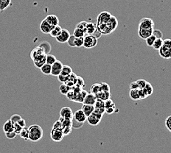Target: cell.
<instances>
[{"label":"cell","mask_w":171,"mask_h":153,"mask_svg":"<svg viewBox=\"0 0 171 153\" xmlns=\"http://www.w3.org/2000/svg\"><path fill=\"white\" fill-rule=\"evenodd\" d=\"M29 140L32 142H38L43 138V129L38 125H32L28 127Z\"/></svg>","instance_id":"1"},{"label":"cell","mask_w":171,"mask_h":153,"mask_svg":"<svg viewBox=\"0 0 171 153\" xmlns=\"http://www.w3.org/2000/svg\"><path fill=\"white\" fill-rule=\"evenodd\" d=\"M159 54L164 59H171V39H165L163 41L162 46L159 50Z\"/></svg>","instance_id":"2"},{"label":"cell","mask_w":171,"mask_h":153,"mask_svg":"<svg viewBox=\"0 0 171 153\" xmlns=\"http://www.w3.org/2000/svg\"><path fill=\"white\" fill-rule=\"evenodd\" d=\"M103 116V114L99 113V112L94 111L93 113L87 117L86 121H87L88 123L90 125H92V126H96V125H99V123L101 121Z\"/></svg>","instance_id":"3"},{"label":"cell","mask_w":171,"mask_h":153,"mask_svg":"<svg viewBox=\"0 0 171 153\" xmlns=\"http://www.w3.org/2000/svg\"><path fill=\"white\" fill-rule=\"evenodd\" d=\"M97 39L93 35L86 34L84 36L83 47L86 49H92L97 46Z\"/></svg>","instance_id":"4"},{"label":"cell","mask_w":171,"mask_h":153,"mask_svg":"<svg viewBox=\"0 0 171 153\" xmlns=\"http://www.w3.org/2000/svg\"><path fill=\"white\" fill-rule=\"evenodd\" d=\"M64 135L62 132V129H52L50 132V138L53 141L60 142L64 138Z\"/></svg>","instance_id":"5"},{"label":"cell","mask_w":171,"mask_h":153,"mask_svg":"<svg viewBox=\"0 0 171 153\" xmlns=\"http://www.w3.org/2000/svg\"><path fill=\"white\" fill-rule=\"evenodd\" d=\"M70 35L71 34L69 32V30L66 29H62L56 38L58 42L61 43V44H65V43H67V41L70 38Z\"/></svg>","instance_id":"6"},{"label":"cell","mask_w":171,"mask_h":153,"mask_svg":"<svg viewBox=\"0 0 171 153\" xmlns=\"http://www.w3.org/2000/svg\"><path fill=\"white\" fill-rule=\"evenodd\" d=\"M153 27H154V22H153L152 19H151V18H143L139 21L138 28L150 29L153 28Z\"/></svg>","instance_id":"7"},{"label":"cell","mask_w":171,"mask_h":153,"mask_svg":"<svg viewBox=\"0 0 171 153\" xmlns=\"http://www.w3.org/2000/svg\"><path fill=\"white\" fill-rule=\"evenodd\" d=\"M63 66H64V64H63L61 61H59V60H57L52 65L51 75L58 76L59 74H61V72Z\"/></svg>","instance_id":"8"},{"label":"cell","mask_w":171,"mask_h":153,"mask_svg":"<svg viewBox=\"0 0 171 153\" xmlns=\"http://www.w3.org/2000/svg\"><path fill=\"white\" fill-rule=\"evenodd\" d=\"M53 27H54L52 25H51L45 19L40 24V30L44 34H50V33L53 29Z\"/></svg>","instance_id":"9"},{"label":"cell","mask_w":171,"mask_h":153,"mask_svg":"<svg viewBox=\"0 0 171 153\" xmlns=\"http://www.w3.org/2000/svg\"><path fill=\"white\" fill-rule=\"evenodd\" d=\"M111 14L108 11H103L101 12L99 15H97V24H101V23H107L110 18L111 17Z\"/></svg>","instance_id":"10"},{"label":"cell","mask_w":171,"mask_h":153,"mask_svg":"<svg viewBox=\"0 0 171 153\" xmlns=\"http://www.w3.org/2000/svg\"><path fill=\"white\" fill-rule=\"evenodd\" d=\"M73 119L77 121H79V122L84 123L87 119V117L85 115V113H83V111H82V109L78 110L74 112L73 115Z\"/></svg>","instance_id":"11"},{"label":"cell","mask_w":171,"mask_h":153,"mask_svg":"<svg viewBox=\"0 0 171 153\" xmlns=\"http://www.w3.org/2000/svg\"><path fill=\"white\" fill-rule=\"evenodd\" d=\"M73 115L74 113H72V109H71L70 107H66H66H62L60 111V116L65 118V119H72V118H73Z\"/></svg>","instance_id":"12"},{"label":"cell","mask_w":171,"mask_h":153,"mask_svg":"<svg viewBox=\"0 0 171 153\" xmlns=\"http://www.w3.org/2000/svg\"><path fill=\"white\" fill-rule=\"evenodd\" d=\"M153 28L150 29H141L138 28V35L141 39L145 40L147 38H148L150 35L153 34Z\"/></svg>","instance_id":"13"},{"label":"cell","mask_w":171,"mask_h":153,"mask_svg":"<svg viewBox=\"0 0 171 153\" xmlns=\"http://www.w3.org/2000/svg\"><path fill=\"white\" fill-rule=\"evenodd\" d=\"M96 24H97V29L103 35H109L112 33V31L110 29L109 25L107 24V23Z\"/></svg>","instance_id":"14"},{"label":"cell","mask_w":171,"mask_h":153,"mask_svg":"<svg viewBox=\"0 0 171 153\" xmlns=\"http://www.w3.org/2000/svg\"><path fill=\"white\" fill-rule=\"evenodd\" d=\"M96 99H97V97H96L95 94H93L89 92V93H88L87 94H86L85 98H84V100H83V104L94 105V103H95Z\"/></svg>","instance_id":"15"},{"label":"cell","mask_w":171,"mask_h":153,"mask_svg":"<svg viewBox=\"0 0 171 153\" xmlns=\"http://www.w3.org/2000/svg\"><path fill=\"white\" fill-rule=\"evenodd\" d=\"M35 67L40 68L44 63H46V55H43L33 60Z\"/></svg>","instance_id":"16"},{"label":"cell","mask_w":171,"mask_h":153,"mask_svg":"<svg viewBox=\"0 0 171 153\" xmlns=\"http://www.w3.org/2000/svg\"><path fill=\"white\" fill-rule=\"evenodd\" d=\"M43 55H46V54L44 52V51L42 50V49H41L40 46H37L31 51L30 58L32 60H34V59L38 58V57Z\"/></svg>","instance_id":"17"},{"label":"cell","mask_w":171,"mask_h":153,"mask_svg":"<svg viewBox=\"0 0 171 153\" xmlns=\"http://www.w3.org/2000/svg\"><path fill=\"white\" fill-rule=\"evenodd\" d=\"M107 24L109 25L110 29H111L112 32H114V31L117 28V26H118V21L117 18L115 16H113V15H111V17L110 18L109 21L107 22Z\"/></svg>","instance_id":"18"},{"label":"cell","mask_w":171,"mask_h":153,"mask_svg":"<svg viewBox=\"0 0 171 153\" xmlns=\"http://www.w3.org/2000/svg\"><path fill=\"white\" fill-rule=\"evenodd\" d=\"M45 19H46V20L48 21L51 25H52L53 27L57 26V25L59 24V19L58 16L56 15L51 14V15H47V16L45 18Z\"/></svg>","instance_id":"19"},{"label":"cell","mask_w":171,"mask_h":153,"mask_svg":"<svg viewBox=\"0 0 171 153\" xmlns=\"http://www.w3.org/2000/svg\"><path fill=\"white\" fill-rule=\"evenodd\" d=\"M82 111H83V113H85L86 117H88V116H90L93 113L94 111V105H86V104H83L82 106Z\"/></svg>","instance_id":"20"},{"label":"cell","mask_w":171,"mask_h":153,"mask_svg":"<svg viewBox=\"0 0 171 153\" xmlns=\"http://www.w3.org/2000/svg\"><path fill=\"white\" fill-rule=\"evenodd\" d=\"M97 99H103L104 101L111 99V92L110 91H100L97 94H95Z\"/></svg>","instance_id":"21"},{"label":"cell","mask_w":171,"mask_h":153,"mask_svg":"<svg viewBox=\"0 0 171 153\" xmlns=\"http://www.w3.org/2000/svg\"><path fill=\"white\" fill-rule=\"evenodd\" d=\"M41 72L44 75H50L51 74V71H52V65L48 64V63H44L42 66L40 68Z\"/></svg>","instance_id":"22"},{"label":"cell","mask_w":171,"mask_h":153,"mask_svg":"<svg viewBox=\"0 0 171 153\" xmlns=\"http://www.w3.org/2000/svg\"><path fill=\"white\" fill-rule=\"evenodd\" d=\"M41 49H42V50L44 51V52L45 54H49V53L50 52L51 50H52V46H51L49 42H47L46 41H44L43 42H41L40 44H39V46Z\"/></svg>","instance_id":"23"},{"label":"cell","mask_w":171,"mask_h":153,"mask_svg":"<svg viewBox=\"0 0 171 153\" xmlns=\"http://www.w3.org/2000/svg\"><path fill=\"white\" fill-rule=\"evenodd\" d=\"M97 29V24L92 22H87L86 28V34L92 35L94 33V31Z\"/></svg>","instance_id":"24"},{"label":"cell","mask_w":171,"mask_h":153,"mask_svg":"<svg viewBox=\"0 0 171 153\" xmlns=\"http://www.w3.org/2000/svg\"><path fill=\"white\" fill-rule=\"evenodd\" d=\"M11 0H0V12L2 13L4 11L11 7Z\"/></svg>","instance_id":"25"},{"label":"cell","mask_w":171,"mask_h":153,"mask_svg":"<svg viewBox=\"0 0 171 153\" xmlns=\"http://www.w3.org/2000/svg\"><path fill=\"white\" fill-rule=\"evenodd\" d=\"M13 126H14V124L12 122L11 119L6 121L5 124L3 125V130L5 133L10 132V131L13 130Z\"/></svg>","instance_id":"26"},{"label":"cell","mask_w":171,"mask_h":153,"mask_svg":"<svg viewBox=\"0 0 171 153\" xmlns=\"http://www.w3.org/2000/svg\"><path fill=\"white\" fill-rule=\"evenodd\" d=\"M129 97L133 101H138V100H140V98H139L138 94V88H137V89H130Z\"/></svg>","instance_id":"27"},{"label":"cell","mask_w":171,"mask_h":153,"mask_svg":"<svg viewBox=\"0 0 171 153\" xmlns=\"http://www.w3.org/2000/svg\"><path fill=\"white\" fill-rule=\"evenodd\" d=\"M101 91V86L100 83H94L90 88V93L93 94H97Z\"/></svg>","instance_id":"28"},{"label":"cell","mask_w":171,"mask_h":153,"mask_svg":"<svg viewBox=\"0 0 171 153\" xmlns=\"http://www.w3.org/2000/svg\"><path fill=\"white\" fill-rule=\"evenodd\" d=\"M61 27L59 26L58 25H57V26H55L53 27V29L51 30V32L50 33V35L52 37V38H56L57 35H58L59 33H60L61 31Z\"/></svg>","instance_id":"29"},{"label":"cell","mask_w":171,"mask_h":153,"mask_svg":"<svg viewBox=\"0 0 171 153\" xmlns=\"http://www.w3.org/2000/svg\"><path fill=\"white\" fill-rule=\"evenodd\" d=\"M19 135L21 138H23L24 140L28 141L29 140V133H28V128L26 127H23L21 129V133H19Z\"/></svg>","instance_id":"30"},{"label":"cell","mask_w":171,"mask_h":153,"mask_svg":"<svg viewBox=\"0 0 171 153\" xmlns=\"http://www.w3.org/2000/svg\"><path fill=\"white\" fill-rule=\"evenodd\" d=\"M72 73V68H71L70 66H67V65H64V66H63L61 74H64V75H66V76H69Z\"/></svg>","instance_id":"31"},{"label":"cell","mask_w":171,"mask_h":153,"mask_svg":"<svg viewBox=\"0 0 171 153\" xmlns=\"http://www.w3.org/2000/svg\"><path fill=\"white\" fill-rule=\"evenodd\" d=\"M86 33L84 32L83 29L78 28V27H75L73 33V35L74 37H76V38H80V37H84Z\"/></svg>","instance_id":"32"},{"label":"cell","mask_w":171,"mask_h":153,"mask_svg":"<svg viewBox=\"0 0 171 153\" xmlns=\"http://www.w3.org/2000/svg\"><path fill=\"white\" fill-rule=\"evenodd\" d=\"M71 90V88L70 86H68L66 83H63L61 85L59 88V91H60L61 93L63 95H66V94L68 93Z\"/></svg>","instance_id":"33"},{"label":"cell","mask_w":171,"mask_h":153,"mask_svg":"<svg viewBox=\"0 0 171 153\" xmlns=\"http://www.w3.org/2000/svg\"><path fill=\"white\" fill-rule=\"evenodd\" d=\"M163 39L162 38H156V40H155L154 43H153L152 47L154 50H159V49H160V47L162 46L163 44Z\"/></svg>","instance_id":"34"},{"label":"cell","mask_w":171,"mask_h":153,"mask_svg":"<svg viewBox=\"0 0 171 153\" xmlns=\"http://www.w3.org/2000/svg\"><path fill=\"white\" fill-rule=\"evenodd\" d=\"M144 90H145V94H147V97L151 96V94H153V88L152 85H151L150 82H147V83H146V85L145 86Z\"/></svg>","instance_id":"35"},{"label":"cell","mask_w":171,"mask_h":153,"mask_svg":"<svg viewBox=\"0 0 171 153\" xmlns=\"http://www.w3.org/2000/svg\"><path fill=\"white\" fill-rule=\"evenodd\" d=\"M57 60L56 56L51 54H47L46 55V63L48 64L52 65Z\"/></svg>","instance_id":"36"},{"label":"cell","mask_w":171,"mask_h":153,"mask_svg":"<svg viewBox=\"0 0 171 153\" xmlns=\"http://www.w3.org/2000/svg\"><path fill=\"white\" fill-rule=\"evenodd\" d=\"M83 41H84V37H80V38H76L74 40V45L75 47L78 48H80V47L83 46Z\"/></svg>","instance_id":"37"},{"label":"cell","mask_w":171,"mask_h":153,"mask_svg":"<svg viewBox=\"0 0 171 153\" xmlns=\"http://www.w3.org/2000/svg\"><path fill=\"white\" fill-rule=\"evenodd\" d=\"M156 37L154 36L153 34L150 35V36L148 37V38H147L146 39H145V42H146V44L148 46H151L152 47L153 43H154L155 40H156Z\"/></svg>","instance_id":"38"},{"label":"cell","mask_w":171,"mask_h":153,"mask_svg":"<svg viewBox=\"0 0 171 153\" xmlns=\"http://www.w3.org/2000/svg\"><path fill=\"white\" fill-rule=\"evenodd\" d=\"M59 120L61 121L63 124V126H72V119H65L60 116L59 118Z\"/></svg>","instance_id":"39"},{"label":"cell","mask_w":171,"mask_h":153,"mask_svg":"<svg viewBox=\"0 0 171 153\" xmlns=\"http://www.w3.org/2000/svg\"><path fill=\"white\" fill-rule=\"evenodd\" d=\"M84 123H81L79 122V121H77L76 120H74V119L72 118V128H76V129H79L80 127H82L83 126Z\"/></svg>","instance_id":"40"},{"label":"cell","mask_w":171,"mask_h":153,"mask_svg":"<svg viewBox=\"0 0 171 153\" xmlns=\"http://www.w3.org/2000/svg\"><path fill=\"white\" fill-rule=\"evenodd\" d=\"M94 107H105V101L103 99H97L94 103Z\"/></svg>","instance_id":"41"},{"label":"cell","mask_w":171,"mask_h":153,"mask_svg":"<svg viewBox=\"0 0 171 153\" xmlns=\"http://www.w3.org/2000/svg\"><path fill=\"white\" fill-rule=\"evenodd\" d=\"M72 131V126H64L62 129V132L64 133V136L70 135Z\"/></svg>","instance_id":"42"},{"label":"cell","mask_w":171,"mask_h":153,"mask_svg":"<svg viewBox=\"0 0 171 153\" xmlns=\"http://www.w3.org/2000/svg\"><path fill=\"white\" fill-rule=\"evenodd\" d=\"M138 94H139V98H140V99H142V100L146 99V98L147 97V94H145L144 88H138Z\"/></svg>","instance_id":"43"},{"label":"cell","mask_w":171,"mask_h":153,"mask_svg":"<svg viewBox=\"0 0 171 153\" xmlns=\"http://www.w3.org/2000/svg\"><path fill=\"white\" fill-rule=\"evenodd\" d=\"M21 119H22V117H21L20 115H19V114H13V115L11 116V119H11L12 122L14 124V123H17L18 121H19V120H21Z\"/></svg>","instance_id":"44"},{"label":"cell","mask_w":171,"mask_h":153,"mask_svg":"<svg viewBox=\"0 0 171 153\" xmlns=\"http://www.w3.org/2000/svg\"><path fill=\"white\" fill-rule=\"evenodd\" d=\"M136 82H137V85H138L139 88H144L147 83V81L144 79H139V80H137Z\"/></svg>","instance_id":"45"},{"label":"cell","mask_w":171,"mask_h":153,"mask_svg":"<svg viewBox=\"0 0 171 153\" xmlns=\"http://www.w3.org/2000/svg\"><path fill=\"white\" fill-rule=\"evenodd\" d=\"M153 35L156 37V38H162L163 37V33L161 30L159 29H154L153 30Z\"/></svg>","instance_id":"46"},{"label":"cell","mask_w":171,"mask_h":153,"mask_svg":"<svg viewBox=\"0 0 171 153\" xmlns=\"http://www.w3.org/2000/svg\"><path fill=\"white\" fill-rule=\"evenodd\" d=\"M5 133L6 138H8V139H14L17 135L16 133L13 130V131H10V132Z\"/></svg>","instance_id":"47"},{"label":"cell","mask_w":171,"mask_h":153,"mask_svg":"<svg viewBox=\"0 0 171 153\" xmlns=\"http://www.w3.org/2000/svg\"><path fill=\"white\" fill-rule=\"evenodd\" d=\"M63 127H64V126H63L62 122L58 119V121H56V122L53 124L52 129H63Z\"/></svg>","instance_id":"48"},{"label":"cell","mask_w":171,"mask_h":153,"mask_svg":"<svg viewBox=\"0 0 171 153\" xmlns=\"http://www.w3.org/2000/svg\"><path fill=\"white\" fill-rule=\"evenodd\" d=\"M74 40H75V37H74L73 35H70V38H69L67 41V44L70 47H75V45H74Z\"/></svg>","instance_id":"49"},{"label":"cell","mask_w":171,"mask_h":153,"mask_svg":"<svg viewBox=\"0 0 171 153\" xmlns=\"http://www.w3.org/2000/svg\"><path fill=\"white\" fill-rule=\"evenodd\" d=\"M102 91H110V86L106 82H100Z\"/></svg>","instance_id":"50"},{"label":"cell","mask_w":171,"mask_h":153,"mask_svg":"<svg viewBox=\"0 0 171 153\" xmlns=\"http://www.w3.org/2000/svg\"><path fill=\"white\" fill-rule=\"evenodd\" d=\"M23 127H21L20 125H19L18 123H14V126H13V131L16 133L17 135H19V133H21V129H22Z\"/></svg>","instance_id":"51"},{"label":"cell","mask_w":171,"mask_h":153,"mask_svg":"<svg viewBox=\"0 0 171 153\" xmlns=\"http://www.w3.org/2000/svg\"><path fill=\"white\" fill-rule=\"evenodd\" d=\"M75 85L78 86V87H82V86H84V80L82 79L80 76H77V79L75 80Z\"/></svg>","instance_id":"52"},{"label":"cell","mask_w":171,"mask_h":153,"mask_svg":"<svg viewBox=\"0 0 171 153\" xmlns=\"http://www.w3.org/2000/svg\"><path fill=\"white\" fill-rule=\"evenodd\" d=\"M165 127L171 133V116H168L165 120Z\"/></svg>","instance_id":"53"},{"label":"cell","mask_w":171,"mask_h":153,"mask_svg":"<svg viewBox=\"0 0 171 153\" xmlns=\"http://www.w3.org/2000/svg\"><path fill=\"white\" fill-rule=\"evenodd\" d=\"M86 24H87V22L86 21H80V23H78L77 24L76 27H78V28L83 29L84 32L86 33Z\"/></svg>","instance_id":"54"},{"label":"cell","mask_w":171,"mask_h":153,"mask_svg":"<svg viewBox=\"0 0 171 153\" xmlns=\"http://www.w3.org/2000/svg\"><path fill=\"white\" fill-rule=\"evenodd\" d=\"M58 79L59 81L63 82V83H66V82L68 81V76H66V75H64V74H60L58 76Z\"/></svg>","instance_id":"55"},{"label":"cell","mask_w":171,"mask_h":153,"mask_svg":"<svg viewBox=\"0 0 171 153\" xmlns=\"http://www.w3.org/2000/svg\"><path fill=\"white\" fill-rule=\"evenodd\" d=\"M115 106V104L114 103V102L112 101L111 99H107L105 101V108H107V107H111Z\"/></svg>","instance_id":"56"},{"label":"cell","mask_w":171,"mask_h":153,"mask_svg":"<svg viewBox=\"0 0 171 153\" xmlns=\"http://www.w3.org/2000/svg\"><path fill=\"white\" fill-rule=\"evenodd\" d=\"M106 109V113H108V114H112L115 112L116 110V106H114V107H107Z\"/></svg>","instance_id":"57"},{"label":"cell","mask_w":171,"mask_h":153,"mask_svg":"<svg viewBox=\"0 0 171 153\" xmlns=\"http://www.w3.org/2000/svg\"><path fill=\"white\" fill-rule=\"evenodd\" d=\"M92 35H94V37H95V38H97V39H98V38H100V37H101L102 36V35H103V34H102V33H100V31L99 30H98V29H96V30L95 31H94V33H93V34H92Z\"/></svg>","instance_id":"58"},{"label":"cell","mask_w":171,"mask_h":153,"mask_svg":"<svg viewBox=\"0 0 171 153\" xmlns=\"http://www.w3.org/2000/svg\"><path fill=\"white\" fill-rule=\"evenodd\" d=\"M139 88L137 82H133L130 84V89H137Z\"/></svg>","instance_id":"59"},{"label":"cell","mask_w":171,"mask_h":153,"mask_svg":"<svg viewBox=\"0 0 171 153\" xmlns=\"http://www.w3.org/2000/svg\"><path fill=\"white\" fill-rule=\"evenodd\" d=\"M17 123L19 124L21 127H26V121H25V120L24 119H21V120H19Z\"/></svg>","instance_id":"60"}]
</instances>
